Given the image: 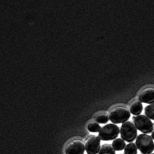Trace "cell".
Listing matches in <instances>:
<instances>
[{
  "instance_id": "1",
  "label": "cell",
  "mask_w": 154,
  "mask_h": 154,
  "mask_svg": "<svg viewBox=\"0 0 154 154\" xmlns=\"http://www.w3.org/2000/svg\"><path fill=\"white\" fill-rule=\"evenodd\" d=\"M138 149L143 154H150L154 150V143L152 137L146 134L139 135L136 140Z\"/></svg>"
},
{
  "instance_id": "2",
  "label": "cell",
  "mask_w": 154,
  "mask_h": 154,
  "mask_svg": "<svg viewBox=\"0 0 154 154\" xmlns=\"http://www.w3.org/2000/svg\"><path fill=\"white\" fill-rule=\"evenodd\" d=\"M119 128L116 125L109 124L103 127L99 132L98 137L103 141H111L119 135Z\"/></svg>"
},
{
  "instance_id": "3",
  "label": "cell",
  "mask_w": 154,
  "mask_h": 154,
  "mask_svg": "<svg viewBox=\"0 0 154 154\" xmlns=\"http://www.w3.org/2000/svg\"><path fill=\"white\" fill-rule=\"evenodd\" d=\"M121 136L126 142H133L136 140L137 135V131L136 126L130 122L123 123L121 128Z\"/></svg>"
},
{
  "instance_id": "4",
  "label": "cell",
  "mask_w": 154,
  "mask_h": 154,
  "mask_svg": "<svg viewBox=\"0 0 154 154\" xmlns=\"http://www.w3.org/2000/svg\"><path fill=\"white\" fill-rule=\"evenodd\" d=\"M134 121L135 126L141 132L149 134L153 131L154 128L153 123L149 118L145 116H137Z\"/></svg>"
},
{
  "instance_id": "5",
  "label": "cell",
  "mask_w": 154,
  "mask_h": 154,
  "mask_svg": "<svg viewBox=\"0 0 154 154\" xmlns=\"http://www.w3.org/2000/svg\"><path fill=\"white\" fill-rule=\"evenodd\" d=\"M131 114L126 109L117 108L113 110L109 115V119L111 122L115 124L125 123L130 119Z\"/></svg>"
},
{
  "instance_id": "6",
  "label": "cell",
  "mask_w": 154,
  "mask_h": 154,
  "mask_svg": "<svg viewBox=\"0 0 154 154\" xmlns=\"http://www.w3.org/2000/svg\"><path fill=\"white\" fill-rule=\"evenodd\" d=\"M101 141L98 137H92L89 139L85 145L88 154H97L100 149Z\"/></svg>"
},
{
  "instance_id": "7",
  "label": "cell",
  "mask_w": 154,
  "mask_h": 154,
  "mask_svg": "<svg viewBox=\"0 0 154 154\" xmlns=\"http://www.w3.org/2000/svg\"><path fill=\"white\" fill-rule=\"evenodd\" d=\"M83 144L79 141H74L67 147L65 150L66 154H83L85 151Z\"/></svg>"
},
{
  "instance_id": "8",
  "label": "cell",
  "mask_w": 154,
  "mask_h": 154,
  "mask_svg": "<svg viewBox=\"0 0 154 154\" xmlns=\"http://www.w3.org/2000/svg\"><path fill=\"white\" fill-rule=\"evenodd\" d=\"M139 100L141 102L146 104L154 103V90L148 89L144 91L140 96Z\"/></svg>"
},
{
  "instance_id": "9",
  "label": "cell",
  "mask_w": 154,
  "mask_h": 154,
  "mask_svg": "<svg viewBox=\"0 0 154 154\" xmlns=\"http://www.w3.org/2000/svg\"><path fill=\"white\" fill-rule=\"evenodd\" d=\"M143 106L140 102L137 101L132 104L130 109V112L134 116L140 115L142 112Z\"/></svg>"
},
{
  "instance_id": "10",
  "label": "cell",
  "mask_w": 154,
  "mask_h": 154,
  "mask_svg": "<svg viewBox=\"0 0 154 154\" xmlns=\"http://www.w3.org/2000/svg\"><path fill=\"white\" fill-rule=\"evenodd\" d=\"M112 146L115 151H122L124 149L126 146V143L122 139L117 138L114 140Z\"/></svg>"
},
{
  "instance_id": "11",
  "label": "cell",
  "mask_w": 154,
  "mask_h": 154,
  "mask_svg": "<svg viewBox=\"0 0 154 154\" xmlns=\"http://www.w3.org/2000/svg\"><path fill=\"white\" fill-rule=\"evenodd\" d=\"M98 154H116L115 149L109 144H104L102 146Z\"/></svg>"
},
{
  "instance_id": "12",
  "label": "cell",
  "mask_w": 154,
  "mask_h": 154,
  "mask_svg": "<svg viewBox=\"0 0 154 154\" xmlns=\"http://www.w3.org/2000/svg\"><path fill=\"white\" fill-rule=\"evenodd\" d=\"M125 154H137V148L134 143L127 144L125 148Z\"/></svg>"
},
{
  "instance_id": "13",
  "label": "cell",
  "mask_w": 154,
  "mask_h": 154,
  "mask_svg": "<svg viewBox=\"0 0 154 154\" xmlns=\"http://www.w3.org/2000/svg\"><path fill=\"white\" fill-rule=\"evenodd\" d=\"M145 113L148 118L154 121V103L146 107Z\"/></svg>"
},
{
  "instance_id": "14",
  "label": "cell",
  "mask_w": 154,
  "mask_h": 154,
  "mask_svg": "<svg viewBox=\"0 0 154 154\" xmlns=\"http://www.w3.org/2000/svg\"><path fill=\"white\" fill-rule=\"evenodd\" d=\"M101 127L98 123L96 122L89 124L88 126V129L89 131L93 133H97L100 131Z\"/></svg>"
},
{
  "instance_id": "15",
  "label": "cell",
  "mask_w": 154,
  "mask_h": 154,
  "mask_svg": "<svg viewBox=\"0 0 154 154\" xmlns=\"http://www.w3.org/2000/svg\"><path fill=\"white\" fill-rule=\"evenodd\" d=\"M108 117L104 115L98 116L96 119V121L97 123L101 124H106L108 123Z\"/></svg>"
},
{
  "instance_id": "16",
  "label": "cell",
  "mask_w": 154,
  "mask_h": 154,
  "mask_svg": "<svg viewBox=\"0 0 154 154\" xmlns=\"http://www.w3.org/2000/svg\"><path fill=\"white\" fill-rule=\"evenodd\" d=\"M152 137L153 139L154 140V131L152 133Z\"/></svg>"
},
{
  "instance_id": "17",
  "label": "cell",
  "mask_w": 154,
  "mask_h": 154,
  "mask_svg": "<svg viewBox=\"0 0 154 154\" xmlns=\"http://www.w3.org/2000/svg\"><path fill=\"white\" fill-rule=\"evenodd\" d=\"M135 117H135V116L133 117V120H134V119H135Z\"/></svg>"
},
{
  "instance_id": "18",
  "label": "cell",
  "mask_w": 154,
  "mask_h": 154,
  "mask_svg": "<svg viewBox=\"0 0 154 154\" xmlns=\"http://www.w3.org/2000/svg\"><path fill=\"white\" fill-rule=\"evenodd\" d=\"M152 154H154V153H152Z\"/></svg>"
}]
</instances>
